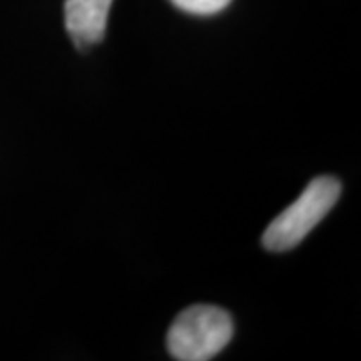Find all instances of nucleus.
<instances>
[{
    "mask_svg": "<svg viewBox=\"0 0 361 361\" xmlns=\"http://www.w3.org/2000/svg\"><path fill=\"white\" fill-rule=\"evenodd\" d=\"M341 184L331 176L316 178L298 200L271 221L263 245L269 251H288L300 245L336 204Z\"/></svg>",
    "mask_w": 361,
    "mask_h": 361,
    "instance_id": "1",
    "label": "nucleus"
},
{
    "mask_svg": "<svg viewBox=\"0 0 361 361\" xmlns=\"http://www.w3.org/2000/svg\"><path fill=\"white\" fill-rule=\"evenodd\" d=\"M233 331L228 311L211 305L191 306L178 314L169 329V353L180 361L211 360L231 341Z\"/></svg>",
    "mask_w": 361,
    "mask_h": 361,
    "instance_id": "2",
    "label": "nucleus"
},
{
    "mask_svg": "<svg viewBox=\"0 0 361 361\" xmlns=\"http://www.w3.org/2000/svg\"><path fill=\"white\" fill-rule=\"evenodd\" d=\"M112 0H66V29L80 49L102 40Z\"/></svg>",
    "mask_w": 361,
    "mask_h": 361,
    "instance_id": "3",
    "label": "nucleus"
},
{
    "mask_svg": "<svg viewBox=\"0 0 361 361\" xmlns=\"http://www.w3.org/2000/svg\"><path fill=\"white\" fill-rule=\"evenodd\" d=\"M180 11L194 16H214L231 4V0H171Z\"/></svg>",
    "mask_w": 361,
    "mask_h": 361,
    "instance_id": "4",
    "label": "nucleus"
}]
</instances>
